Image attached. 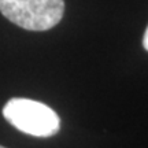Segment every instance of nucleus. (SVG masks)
<instances>
[{
    "label": "nucleus",
    "instance_id": "obj_1",
    "mask_svg": "<svg viewBox=\"0 0 148 148\" xmlns=\"http://www.w3.org/2000/svg\"><path fill=\"white\" fill-rule=\"evenodd\" d=\"M0 12L10 22L32 32L58 25L64 12L63 0H0Z\"/></svg>",
    "mask_w": 148,
    "mask_h": 148
},
{
    "label": "nucleus",
    "instance_id": "obj_2",
    "mask_svg": "<svg viewBox=\"0 0 148 148\" xmlns=\"http://www.w3.org/2000/svg\"><path fill=\"white\" fill-rule=\"evenodd\" d=\"M3 115L14 127L36 137H51L60 127L58 114L44 103L14 97L5 103Z\"/></svg>",
    "mask_w": 148,
    "mask_h": 148
},
{
    "label": "nucleus",
    "instance_id": "obj_3",
    "mask_svg": "<svg viewBox=\"0 0 148 148\" xmlns=\"http://www.w3.org/2000/svg\"><path fill=\"white\" fill-rule=\"evenodd\" d=\"M143 47L145 51H148V26L145 29V33H144V37H143Z\"/></svg>",
    "mask_w": 148,
    "mask_h": 148
},
{
    "label": "nucleus",
    "instance_id": "obj_4",
    "mask_svg": "<svg viewBox=\"0 0 148 148\" xmlns=\"http://www.w3.org/2000/svg\"><path fill=\"white\" fill-rule=\"evenodd\" d=\"M0 148H4V147H1V145H0Z\"/></svg>",
    "mask_w": 148,
    "mask_h": 148
}]
</instances>
